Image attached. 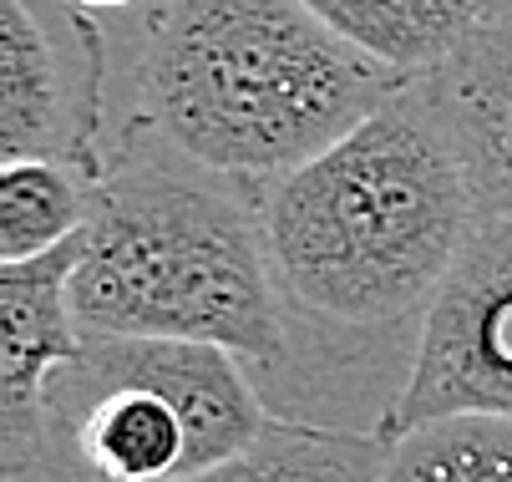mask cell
Returning <instances> with one entry per match:
<instances>
[{
  "mask_svg": "<svg viewBox=\"0 0 512 482\" xmlns=\"http://www.w3.org/2000/svg\"><path fill=\"white\" fill-rule=\"evenodd\" d=\"M284 300L340 330L421 320L487 224L426 87H401L350 137L259 188Z\"/></svg>",
  "mask_w": 512,
  "mask_h": 482,
  "instance_id": "cell-1",
  "label": "cell"
},
{
  "mask_svg": "<svg viewBox=\"0 0 512 482\" xmlns=\"http://www.w3.org/2000/svg\"><path fill=\"white\" fill-rule=\"evenodd\" d=\"M401 87L300 0H173L142 56L163 148L239 188L315 163Z\"/></svg>",
  "mask_w": 512,
  "mask_h": 482,
  "instance_id": "cell-2",
  "label": "cell"
},
{
  "mask_svg": "<svg viewBox=\"0 0 512 482\" xmlns=\"http://www.w3.org/2000/svg\"><path fill=\"white\" fill-rule=\"evenodd\" d=\"M71 310L87 335L198 340L244 366L289 356V300L259 198L173 153H132L97 183Z\"/></svg>",
  "mask_w": 512,
  "mask_h": 482,
  "instance_id": "cell-3",
  "label": "cell"
},
{
  "mask_svg": "<svg viewBox=\"0 0 512 482\" xmlns=\"http://www.w3.org/2000/svg\"><path fill=\"white\" fill-rule=\"evenodd\" d=\"M512 422V224L487 219L416 330L411 371L376 432L436 417Z\"/></svg>",
  "mask_w": 512,
  "mask_h": 482,
  "instance_id": "cell-4",
  "label": "cell"
},
{
  "mask_svg": "<svg viewBox=\"0 0 512 482\" xmlns=\"http://www.w3.org/2000/svg\"><path fill=\"white\" fill-rule=\"evenodd\" d=\"M82 239L31 264H0V477L31 482L51 457V391L82 366L71 274Z\"/></svg>",
  "mask_w": 512,
  "mask_h": 482,
  "instance_id": "cell-5",
  "label": "cell"
},
{
  "mask_svg": "<svg viewBox=\"0 0 512 482\" xmlns=\"http://www.w3.org/2000/svg\"><path fill=\"white\" fill-rule=\"evenodd\" d=\"M82 366L153 386L188 427L193 477L239 462L279 422V417H269L259 386L249 381V366L224 346H198V340H122V335L82 330Z\"/></svg>",
  "mask_w": 512,
  "mask_h": 482,
  "instance_id": "cell-6",
  "label": "cell"
},
{
  "mask_svg": "<svg viewBox=\"0 0 512 482\" xmlns=\"http://www.w3.org/2000/svg\"><path fill=\"white\" fill-rule=\"evenodd\" d=\"M97 122L102 77H71L26 0H0V158L71 163L102 183L112 168L97 153Z\"/></svg>",
  "mask_w": 512,
  "mask_h": 482,
  "instance_id": "cell-7",
  "label": "cell"
},
{
  "mask_svg": "<svg viewBox=\"0 0 512 482\" xmlns=\"http://www.w3.org/2000/svg\"><path fill=\"white\" fill-rule=\"evenodd\" d=\"M442 112L487 219L512 224V21H482L431 77H416Z\"/></svg>",
  "mask_w": 512,
  "mask_h": 482,
  "instance_id": "cell-8",
  "label": "cell"
},
{
  "mask_svg": "<svg viewBox=\"0 0 512 482\" xmlns=\"http://www.w3.org/2000/svg\"><path fill=\"white\" fill-rule=\"evenodd\" d=\"M340 41L391 66L396 77H431L482 26V0H300Z\"/></svg>",
  "mask_w": 512,
  "mask_h": 482,
  "instance_id": "cell-9",
  "label": "cell"
},
{
  "mask_svg": "<svg viewBox=\"0 0 512 482\" xmlns=\"http://www.w3.org/2000/svg\"><path fill=\"white\" fill-rule=\"evenodd\" d=\"M97 178L71 163H6L0 168V264H31L77 244L92 224Z\"/></svg>",
  "mask_w": 512,
  "mask_h": 482,
  "instance_id": "cell-10",
  "label": "cell"
},
{
  "mask_svg": "<svg viewBox=\"0 0 512 482\" xmlns=\"http://www.w3.org/2000/svg\"><path fill=\"white\" fill-rule=\"evenodd\" d=\"M386 437L315 422H274L239 462L188 482H381Z\"/></svg>",
  "mask_w": 512,
  "mask_h": 482,
  "instance_id": "cell-11",
  "label": "cell"
},
{
  "mask_svg": "<svg viewBox=\"0 0 512 482\" xmlns=\"http://www.w3.org/2000/svg\"><path fill=\"white\" fill-rule=\"evenodd\" d=\"M381 437V482H512V422L502 417L462 411Z\"/></svg>",
  "mask_w": 512,
  "mask_h": 482,
  "instance_id": "cell-12",
  "label": "cell"
},
{
  "mask_svg": "<svg viewBox=\"0 0 512 482\" xmlns=\"http://www.w3.org/2000/svg\"><path fill=\"white\" fill-rule=\"evenodd\" d=\"M71 11H127V6H137V0H66Z\"/></svg>",
  "mask_w": 512,
  "mask_h": 482,
  "instance_id": "cell-13",
  "label": "cell"
},
{
  "mask_svg": "<svg viewBox=\"0 0 512 482\" xmlns=\"http://www.w3.org/2000/svg\"><path fill=\"white\" fill-rule=\"evenodd\" d=\"M482 21H512V0H482Z\"/></svg>",
  "mask_w": 512,
  "mask_h": 482,
  "instance_id": "cell-14",
  "label": "cell"
}]
</instances>
